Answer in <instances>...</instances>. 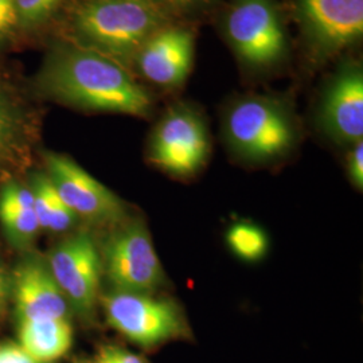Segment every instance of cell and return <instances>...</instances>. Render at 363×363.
Segmentation results:
<instances>
[{"instance_id":"21","label":"cell","mask_w":363,"mask_h":363,"mask_svg":"<svg viewBox=\"0 0 363 363\" xmlns=\"http://www.w3.org/2000/svg\"><path fill=\"white\" fill-rule=\"evenodd\" d=\"M94 363H148L143 357L132 352V351L121 349L113 345L101 346L97 354Z\"/></svg>"},{"instance_id":"17","label":"cell","mask_w":363,"mask_h":363,"mask_svg":"<svg viewBox=\"0 0 363 363\" xmlns=\"http://www.w3.org/2000/svg\"><path fill=\"white\" fill-rule=\"evenodd\" d=\"M28 186L34 195V208L40 229L54 234L72 230L78 218L57 193L46 172H34Z\"/></svg>"},{"instance_id":"12","label":"cell","mask_w":363,"mask_h":363,"mask_svg":"<svg viewBox=\"0 0 363 363\" xmlns=\"http://www.w3.org/2000/svg\"><path fill=\"white\" fill-rule=\"evenodd\" d=\"M319 123L325 135L339 144L361 142L363 138V72L357 62L339 67L325 88Z\"/></svg>"},{"instance_id":"9","label":"cell","mask_w":363,"mask_h":363,"mask_svg":"<svg viewBox=\"0 0 363 363\" xmlns=\"http://www.w3.org/2000/svg\"><path fill=\"white\" fill-rule=\"evenodd\" d=\"M52 277L72 311L91 320L100 303L103 261L100 247L88 230L69 234L46 259Z\"/></svg>"},{"instance_id":"13","label":"cell","mask_w":363,"mask_h":363,"mask_svg":"<svg viewBox=\"0 0 363 363\" xmlns=\"http://www.w3.org/2000/svg\"><path fill=\"white\" fill-rule=\"evenodd\" d=\"M10 292L18 323L69 318L70 307L57 286L46 259H22L10 276Z\"/></svg>"},{"instance_id":"5","label":"cell","mask_w":363,"mask_h":363,"mask_svg":"<svg viewBox=\"0 0 363 363\" xmlns=\"http://www.w3.org/2000/svg\"><path fill=\"white\" fill-rule=\"evenodd\" d=\"M100 301L108 325L144 349L191 337L186 313L174 298L112 291Z\"/></svg>"},{"instance_id":"18","label":"cell","mask_w":363,"mask_h":363,"mask_svg":"<svg viewBox=\"0 0 363 363\" xmlns=\"http://www.w3.org/2000/svg\"><path fill=\"white\" fill-rule=\"evenodd\" d=\"M230 250L244 261H259L268 250V238L264 230L249 222H237L226 233Z\"/></svg>"},{"instance_id":"20","label":"cell","mask_w":363,"mask_h":363,"mask_svg":"<svg viewBox=\"0 0 363 363\" xmlns=\"http://www.w3.org/2000/svg\"><path fill=\"white\" fill-rule=\"evenodd\" d=\"M19 30L15 0H0V43L10 40Z\"/></svg>"},{"instance_id":"2","label":"cell","mask_w":363,"mask_h":363,"mask_svg":"<svg viewBox=\"0 0 363 363\" xmlns=\"http://www.w3.org/2000/svg\"><path fill=\"white\" fill-rule=\"evenodd\" d=\"M171 23L159 0H73L65 39L130 69L147 39Z\"/></svg>"},{"instance_id":"16","label":"cell","mask_w":363,"mask_h":363,"mask_svg":"<svg viewBox=\"0 0 363 363\" xmlns=\"http://www.w3.org/2000/svg\"><path fill=\"white\" fill-rule=\"evenodd\" d=\"M73 337L69 318L18 323V343L39 362L52 363L65 357L73 346Z\"/></svg>"},{"instance_id":"10","label":"cell","mask_w":363,"mask_h":363,"mask_svg":"<svg viewBox=\"0 0 363 363\" xmlns=\"http://www.w3.org/2000/svg\"><path fill=\"white\" fill-rule=\"evenodd\" d=\"M43 164L57 193L78 220L112 228L128 217L123 199L70 156L45 152Z\"/></svg>"},{"instance_id":"3","label":"cell","mask_w":363,"mask_h":363,"mask_svg":"<svg viewBox=\"0 0 363 363\" xmlns=\"http://www.w3.org/2000/svg\"><path fill=\"white\" fill-rule=\"evenodd\" d=\"M230 151L250 164H265L289 155L298 143L292 109L273 96L249 94L234 100L223 117Z\"/></svg>"},{"instance_id":"1","label":"cell","mask_w":363,"mask_h":363,"mask_svg":"<svg viewBox=\"0 0 363 363\" xmlns=\"http://www.w3.org/2000/svg\"><path fill=\"white\" fill-rule=\"evenodd\" d=\"M33 84L40 97L84 112L147 118L155 106L130 69L66 39L50 46Z\"/></svg>"},{"instance_id":"15","label":"cell","mask_w":363,"mask_h":363,"mask_svg":"<svg viewBox=\"0 0 363 363\" xmlns=\"http://www.w3.org/2000/svg\"><path fill=\"white\" fill-rule=\"evenodd\" d=\"M0 225L9 244L18 250L33 247L42 232L30 186L13 177L0 186Z\"/></svg>"},{"instance_id":"23","label":"cell","mask_w":363,"mask_h":363,"mask_svg":"<svg viewBox=\"0 0 363 363\" xmlns=\"http://www.w3.org/2000/svg\"><path fill=\"white\" fill-rule=\"evenodd\" d=\"M0 363H43L30 355L18 342L0 343Z\"/></svg>"},{"instance_id":"22","label":"cell","mask_w":363,"mask_h":363,"mask_svg":"<svg viewBox=\"0 0 363 363\" xmlns=\"http://www.w3.org/2000/svg\"><path fill=\"white\" fill-rule=\"evenodd\" d=\"M347 172L352 184L362 191L363 189V142L352 144L347 157Z\"/></svg>"},{"instance_id":"25","label":"cell","mask_w":363,"mask_h":363,"mask_svg":"<svg viewBox=\"0 0 363 363\" xmlns=\"http://www.w3.org/2000/svg\"><path fill=\"white\" fill-rule=\"evenodd\" d=\"M9 294H10V276L0 264V313L7 303Z\"/></svg>"},{"instance_id":"14","label":"cell","mask_w":363,"mask_h":363,"mask_svg":"<svg viewBox=\"0 0 363 363\" xmlns=\"http://www.w3.org/2000/svg\"><path fill=\"white\" fill-rule=\"evenodd\" d=\"M37 118L22 96L11 85L0 81V177L13 178V172L30 162L37 142Z\"/></svg>"},{"instance_id":"6","label":"cell","mask_w":363,"mask_h":363,"mask_svg":"<svg viewBox=\"0 0 363 363\" xmlns=\"http://www.w3.org/2000/svg\"><path fill=\"white\" fill-rule=\"evenodd\" d=\"M223 30L234 54L249 69H271L288 55L286 26L274 0H233Z\"/></svg>"},{"instance_id":"4","label":"cell","mask_w":363,"mask_h":363,"mask_svg":"<svg viewBox=\"0 0 363 363\" xmlns=\"http://www.w3.org/2000/svg\"><path fill=\"white\" fill-rule=\"evenodd\" d=\"M103 274L112 291L157 295L167 284L148 226L127 217L115 226L100 249Z\"/></svg>"},{"instance_id":"7","label":"cell","mask_w":363,"mask_h":363,"mask_svg":"<svg viewBox=\"0 0 363 363\" xmlns=\"http://www.w3.org/2000/svg\"><path fill=\"white\" fill-rule=\"evenodd\" d=\"M211 140L203 116L189 105H174L160 117L148 145V162L177 179H190L208 163Z\"/></svg>"},{"instance_id":"8","label":"cell","mask_w":363,"mask_h":363,"mask_svg":"<svg viewBox=\"0 0 363 363\" xmlns=\"http://www.w3.org/2000/svg\"><path fill=\"white\" fill-rule=\"evenodd\" d=\"M304 52L323 65L363 35V0H289Z\"/></svg>"},{"instance_id":"26","label":"cell","mask_w":363,"mask_h":363,"mask_svg":"<svg viewBox=\"0 0 363 363\" xmlns=\"http://www.w3.org/2000/svg\"><path fill=\"white\" fill-rule=\"evenodd\" d=\"M76 363H94V362H91V361H78V362H76Z\"/></svg>"},{"instance_id":"24","label":"cell","mask_w":363,"mask_h":363,"mask_svg":"<svg viewBox=\"0 0 363 363\" xmlns=\"http://www.w3.org/2000/svg\"><path fill=\"white\" fill-rule=\"evenodd\" d=\"M169 11L191 13L208 6L211 0H159Z\"/></svg>"},{"instance_id":"19","label":"cell","mask_w":363,"mask_h":363,"mask_svg":"<svg viewBox=\"0 0 363 363\" xmlns=\"http://www.w3.org/2000/svg\"><path fill=\"white\" fill-rule=\"evenodd\" d=\"M19 30L33 31L48 25L60 11L64 0H15Z\"/></svg>"},{"instance_id":"11","label":"cell","mask_w":363,"mask_h":363,"mask_svg":"<svg viewBox=\"0 0 363 363\" xmlns=\"http://www.w3.org/2000/svg\"><path fill=\"white\" fill-rule=\"evenodd\" d=\"M194 49V31L171 22L147 39L133 66L148 82L162 88H177L190 74Z\"/></svg>"}]
</instances>
